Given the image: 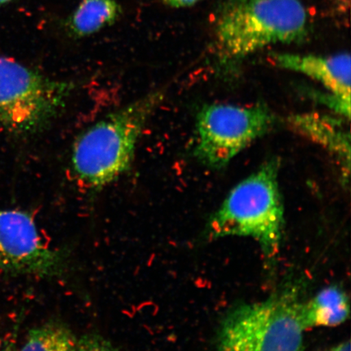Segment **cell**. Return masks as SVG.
<instances>
[{
	"mask_svg": "<svg viewBox=\"0 0 351 351\" xmlns=\"http://www.w3.org/2000/svg\"><path fill=\"white\" fill-rule=\"evenodd\" d=\"M214 33L215 58L228 71L263 48L304 40L308 14L301 0H227Z\"/></svg>",
	"mask_w": 351,
	"mask_h": 351,
	"instance_id": "1",
	"label": "cell"
},
{
	"mask_svg": "<svg viewBox=\"0 0 351 351\" xmlns=\"http://www.w3.org/2000/svg\"><path fill=\"white\" fill-rule=\"evenodd\" d=\"M164 97L163 90L152 91L79 136L73 145L72 169L80 185L99 191L130 169L145 126Z\"/></svg>",
	"mask_w": 351,
	"mask_h": 351,
	"instance_id": "2",
	"label": "cell"
},
{
	"mask_svg": "<svg viewBox=\"0 0 351 351\" xmlns=\"http://www.w3.org/2000/svg\"><path fill=\"white\" fill-rule=\"evenodd\" d=\"M279 170V160L271 159L237 184L210 219V238L252 239L266 258L274 260L280 252L285 226Z\"/></svg>",
	"mask_w": 351,
	"mask_h": 351,
	"instance_id": "3",
	"label": "cell"
},
{
	"mask_svg": "<svg viewBox=\"0 0 351 351\" xmlns=\"http://www.w3.org/2000/svg\"><path fill=\"white\" fill-rule=\"evenodd\" d=\"M304 302L296 289L234 307L222 319L216 351H302Z\"/></svg>",
	"mask_w": 351,
	"mask_h": 351,
	"instance_id": "4",
	"label": "cell"
},
{
	"mask_svg": "<svg viewBox=\"0 0 351 351\" xmlns=\"http://www.w3.org/2000/svg\"><path fill=\"white\" fill-rule=\"evenodd\" d=\"M73 87L0 56V125L17 134L45 128L64 108Z\"/></svg>",
	"mask_w": 351,
	"mask_h": 351,
	"instance_id": "5",
	"label": "cell"
},
{
	"mask_svg": "<svg viewBox=\"0 0 351 351\" xmlns=\"http://www.w3.org/2000/svg\"><path fill=\"white\" fill-rule=\"evenodd\" d=\"M275 121L265 104L206 105L196 118L195 156L208 168L221 169L273 129Z\"/></svg>",
	"mask_w": 351,
	"mask_h": 351,
	"instance_id": "6",
	"label": "cell"
},
{
	"mask_svg": "<svg viewBox=\"0 0 351 351\" xmlns=\"http://www.w3.org/2000/svg\"><path fill=\"white\" fill-rule=\"evenodd\" d=\"M65 254L43 243L28 213L0 209V270L12 275L58 276Z\"/></svg>",
	"mask_w": 351,
	"mask_h": 351,
	"instance_id": "7",
	"label": "cell"
},
{
	"mask_svg": "<svg viewBox=\"0 0 351 351\" xmlns=\"http://www.w3.org/2000/svg\"><path fill=\"white\" fill-rule=\"evenodd\" d=\"M271 60L280 69L302 74L327 91L324 102L350 121L351 62L349 53L330 56L276 53Z\"/></svg>",
	"mask_w": 351,
	"mask_h": 351,
	"instance_id": "8",
	"label": "cell"
},
{
	"mask_svg": "<svg viewBox=\"0 0 351 351\" xmlns=\"http://www.w3.org/2000/svg\"><path fill=\"white\" fill-rule=\"evenodd\" d=\"M346 120L318 112L293 114L288 119L293 131L335 158L345 180L350 172V132Z\"/></svg>",
	"mask_w": 351,
	"mask_h": 351,
	"instance_id": "9",
	"label": "cell"
},
{
	"mask_svg": "<svg viewBox=\"0 0 351 351\" xmlns=\"http://www.w3.org/2000/svg\"><path fill=\"white\" fill-rule=\"evenodd\" d=\"M302 315L306 329L340 326L349 318V298L343 289L331 285L320 291L313 300L304 302Z\"/></svg>",
	"mask_w": 351,
	"mask_h": 351,
	"instance_id": "10",
	"label": "cell"
},
{
	"mask_svg": "<svg viewBox=\"0 0 351 351\" xmlns=\"http://www.w3.org/2000/svg\"><path fill=\"white\" fill-rule=\"evenodd\" d=\"M117 0H82L68 21L73 36L84 38L115 23L121 15Z\"/></svg>",
	"mask_w": 351,
	"mask_h": 351,
	"instance_id": "11",
	"label": "cell"
},
{
	"mask_svg": "<svg viewBox=\"0 0 351 351\" xmlns=\"http://www.w3.org/2000/svg\"><path fill=\"white\" fill-rule=\"evenodd\" d=\"M77 343L67 326L51 322L32 329L20 351H75Z\"/></svg>",
	"mask_w": 351,
	"mask_h": 351,
	"instance_id": "12",
	"label": "cell"
},
{
	"mask_svg": "<svg viewBox=\"0 0 351 351\" xmlns=\"http://www.w3.org/2000/svg\"><path fill=\"white\" fill-rule=\"evenodd\" d=\"M75 351H118L109 341L98 335H86L77 340Z\"/></svg>",
	"mask_w": 351,
	"mask_h": 351,
	"instance_id": "13",
	"label": "cell"
},
{
	"mask_svg": "<svg viewBox=\"0 0 351 351\" xmlns=\"http://www.w3.org/2000/svg\"><path fill=\"white\" fill-rule=\"evenodd\" d=\"M0 351H17L15 332H12L0 340Z\"/></svg>",
	"mask_w": 351,
	"mask_h": 351,
	"instance_id": "14",
	"label": "cell"
},
{
	"mask_svg": "<svg viewBox=\"0 0 351 351\" xmlns=\"http://www.w3.org/2000/svg\"><path fill=\"white\" fill-rule=\"evenodd\" d=\"M201 0H163L166 6L173 8H183L194 6Z\"/></svg>",
	"mask_w": 351,
	"mask_h": 351,
	"instance_id": "15",
	"label": "cell"
},
{
	"mask_svg": "<svg viewBox=\"0 0 351 351\" xmlns=\"http://www.w3.org/2000/svg\"><path fill=\"white\" fill-rule=\"evenodd\" d=\"M330 351H350V341L343 342V343H341L339 346H336L335 348H333Z\"/></svg>",
	"mask_w": 351,
	"mask_h": 351,
	"instance_id": "16",
	"label": "cell"
},
{
	"mask_svg": "<svg viewBox=\"0 0 351 351\" xmlns=\"http://www.w3.org/2000/svg\"><path fill=\"white\" fill-rule=\"evenodd\" d=\"M12 0H0V7L5 5V4L11 2Z\"/></svg>",
	"mask_w": 351,
	"mask_h": 351,
	"instance_id": "17",
	"label": "cell"
}]
</instances>
